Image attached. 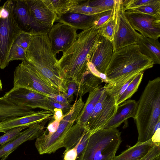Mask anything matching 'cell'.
I'll return each mask as SVG.
<instances>
[{
	"label": "cell",
	"instance_id": "6da1fadb",
	"mask_svg": "<svg viewBox=\"0 0 160 160\" xmlns=\"http://www.w3.org/2000/svg\"><path fill=\"white\" fill-rule=\"evenodd\" d=\"M154 64L152 59L142 53L138 44L117 50L113 52L105 74L109 82L103 87L116 100L120 90L127 82Z\"/></svg>",
	"mask_w": 160,
	"mask_h": 160
},
{
	"label": "cell",
	"instance_id": "7a4b0ae2",
	"mask_svg": "<svg viewBox=\"0 0 160 160\" xmlns=\"http://www.w3.org/2000/svg\"><path fill=\"white\" fill-rule=\"evenodd\" d=\"M98 29L93 26L78 34L73 44L58 60L62 75L67 83H75L78 88L85 75L89 72L88 65L100 37Z\"/></svg>",
	"mask_w": 160,
	"mask_h": 160
},
{
	"label": "cell",
	"instance_id": "3957f363",
	"mask_svg": "<svg viewBox=\"0 0 160 160\" xmlns=\"http://www.w3.org/2000/svg\"><path fill=\"white\" fill-rule=\"evenodd\" d=\"M25 57L26 61L53 88L64 95L67 93L68 84L62 75L58 60L52 51L48 33L32 34Z\"/></svg>",
	"mask_w": 160,
	"mask_h": 160
},
{
	"label": "cell",
	"instance_id": "277c9868",
	"mask_svg": "<svg viewBox=\"0 0 160 160\" xmlns=\"http://www.w3.org/2000/svg\"><path fill=\"white\" fill-rule=\"evenodd\" d=\"M134 118L138 133V142L152 138L160 128V78L149 81L138 102Z\"/></svg>",
	"mask_w": 160,
	"mask_h": 160
},
{
	"label": "cell",
	"instance_id": "5b68a950",
	"mask_svg": "<svg viewBox=\"0 0 160 160\" xmlns=\"http://www.w3.org/2000/svg\"><path fill=\"white\" fill-rule=\"evenodd\" d=\"M121 142L117 128L98 130L90 135L82 160H112Z\"/></svg>",
	"mask_w": 160,
	"mask_h": 160
},
{
	"label": "cell",
	"instance_id": "8992f818",
	"mask_svg": "<svg viewBox=\"0 0 160 160\" xmlns=\"http://www.w3.org/2000/svg\"><path fill=\"white\" fill-rule=\"evenodd\" d=\"M22 31L16 18L12 0L6 1L0 7V69L8 65L10 49Z\"/></svg>",
	"mask_w": 160,
	"mask_h": 160
},
{
	"label": "cell",
	"instance_id": "52a82bcc",
	"mask_svg": "<svg viewBox=\"0 0 160 160\" xmlns=\"http://www.w3.org/2000/svg\"><path fill=\"white\" fill-rule=\"evenodd\" d=\"M26 88L48 97L52 94L61 93L53 88L39 72L26 61H22L14 72V89Z\"/></svg>",
	"mask_w": 160,
	"mask_h": 160
},
{
	"label": "cell",
	"instance_id": "ba28073f",
	"mask_svg": "<svg viewBox=\"0 0 160 160\" xmlns=\"http://www.w3.org/2000/svg\"><path fill=\"white\" fill-rule=\"evenodd\" d=\"M118 106L114 97L104 90L85 127L92 134L104 126L116 114Z\"/></svg>",
	"mask_w": 160,
	"mask_h": 160
},
{
	"label": "cell",
	"instance_id": "9c48e42d",
	"mask_svg": "<svg viewBox=\"0 0 160 160\" xmlns=\"http://www.w3.org/2000/svg\"><path fill=\"white\" fill-rule=\"evenodd\" d=\"M122 0H117L116 25L112 42L113 52L125 47L138 44L143 36L134 29L123 11Z\"/></svg>",
	"mask_w": 160,
	"mask_h": 160
},
{
	"label": "cell",
	"instance_id": "30bf717a",
	"mask_svg": "<svg viewBox=\"0 0 160 160\" xmlns=\"http://www.w3.org/2000/svg\"><path fill=\"white\" fill-rule=\"evenodd\" d=\"M2 97L18 105L32 109L40 108L50 111L53 114L54 112V109L50 105L48 96L26 88H12Z\"/></svg>",
	"mask_w": 160,
	"mask_h": 160
},
{
	"label": "cell",
	"instance_id": "8fae6325",
	"mask_svg": "<svg viewBox=\"0 0 160 160\" xmlns=\"http://www.w3.org/2000/svg\"><path fill=\"white\" fill-rule=\"evenodd\" d=\"M77 29L59 22L54 24L48 33L52 51L55 55L64 52L76 40Z\"/></svg>",
	"mask_w": 160,
	"mask_h": 160
},
{
	"label": "cell",
	"instance_id": "7c38bea8",
	"mask_svg": "<svg viewBox=\"0 0 160 160\" xmlns=\"http://www.w3.org/2000/svg\"><path fill=\"white\" fill-rule=\"evenodd\" d=\"M124 13L134 29L143 37L158 39L160 36V16Z\"/></svg>",
	"mask_w": 160,
	"mask_h": 160
},
{
	"label": "cell",
	"instance_id": "4fadbf2b",
	"mask_svg": "<svg viewBox=\"0 0 160 160\" xmlns=\"http://www.w3.org/2000/svg\"><path fill=\"white\" fill-rule=\"evenodd\" d=\"M16 18L20 28L32 34L48 33L49 31L38 25L32 18L26 0H12Z\"/></svg>",
	"mask_w": 160,
	"mask_h": 160
},
{
	"label": "cell",
	"instance_id": "5bb4252c",
	"mask_svg": "<svg viewBox=\"0 0 160 160\" xmlns=\"http://www.w3.org/2000/svg\"><path fill=\"white\" fill-rule=\"evenodd\" d=\"M31 15L40 27L49 31L57 21L58 16L49 9L42 0H26Z\"/></svg>",
	"mask_w": 160,
	"mask_h": 160
},
{
	"label": "cell",
	"instance_id": "9a60e30c",
	"mask_svg": "<svg viewBox=\"0 0 160 160\" xmlns=\"http://www.w3.org/2000/svg\"><path fill=\"white\" fill-rule=\"evenodd\" d=\"M49 118L33 125L13 140L0 146V158L11 152H13L20 145L25 142L36 139L43 132L46 123Z\"/></svg>",
	"mask_w": 160,
	"mask_h": 160
},
{
	"label": "cell",
	"instance_id": "2e32d148",
	"mask_svg": "<svg viewBox=\"0 0 160 160\" xmlns=\"http://www.w3.org/2000/svg\"><path fill=\"white\" fill-rule=\"evenodd\" d=\"M53 115L50 111L42 110L26 116L7 119L0 122V132L5 133L11 129L18 127L28 128L46 119L52 118Z\"/></svg>",
	"mask_w": 160,
	"mask_h": 160
},
{
	"label": "cell",
	"instance_id": "e0dca14e",
	"mask_svg": "<svg viewBox=\"0 0 160 160\" xmlns=\"http://www.w3.org/2000/svg\"><path fill=\"white\" fill-rule=\"evenodd\" d=\"M113 53L112 42L100 36L90 62L99 72L105 74Z\"/></svg>",
	"mask_w": 160,
	"mask_h": 160
},
{
	"label": "cell",
	"instance_id": "ac0fdd59",
	"mask_svg": "<svg viewBox=\"0 0 160 160\" xmlns=\"http://www.w3.org/2000/svg\"><path fill=\"white\" fill-rule=\"evenodd\" d=\"M137 103L135 100L128 99L118 106L116 113L103 129L117 128L130 118H134L137 111Z\"/></svg>",
	"mask_w": 160,
	"mask_h": 160
},
{
	"label": "cell",
	"instance_id": "d6986e66",
	"mask_svg": "<svg viewBox=\"0 0 160 160\" xmlns=\"http://www.w3.org/2000/svg\"><path fill=\"white\" fill-rule=\"evenodd\" d=\"M99 14L88 15L68 12L58 17L56 22L67 24L77 30L80 29L83 31L94 26L98 18Z\"/></svg>",
	"mask_w": 160,
	"mask_h": 160
},
{
	"label": "cell",
	"instance_id": "ffe728a7",
	"mask_svg": "<svg viewBox=\"0 0 160 160\" xmlns=\"http://www.w3.org/2000/svg\"><path fill=\"white\" fill-rule=\"evenodd\" d=\"M35 112L31 108L16 105L3 97H0V122L29 115Z\"/></svg>",
	"mask_w": 160,
	"mask_h": 160
},
{
	"label": "cell",
	"instance_id": "44dd1931",
	"mask_svg": "<svg viewBox=\"0 0 160 160\" xmlns=\"http://www.w3.org/2000/svg\"><path fill=\"white\" fill-rule=\"evenodd\" d=\"M155 144L151 139L144 142H137L112 160H140Z\"/></svg>",
	"mask_w": 160,
	"mask_h": 160
},
{
	"label": "cell",
	"instance_id": "7402d4cb",
	"mask_svg": "<svg viewBox=\"0 0 160 160\" xmlns=\"http://www.w3.org/2000/svg\"><path fill=\"white\" fill-rule=\"evenodd\" d=\"M104 90V87L99 85L89 92L88 96L84 106L77 118L76 123L85 127L97 102Z\"/></svg>",
	"mask_w": 160,
	"mask_h": 160
},
{
	"label": "cell",
	"instance_id": "603a6c76",
	"mask_svg": "<svg viewBox=\"0 0 160 160\" xmlns=\"http://www.w3.org/2000/svg\"><path fill=\"white\" fill-rule=\"evenodd\" d=\"M138 45L142 53L152 59L154 64H160V44L158 39L143 37Z\"/></svg>",
	"mask_w": 160,
	"mask_h": 160
},
{
	"label": "cell",
	"instance_id": "cb8c5ba5",
	"mask_svg": "<svg viewBox=\"0 0 160 160\" xmlns=\"http://www.w3.org/2000/svg\"><path fill=\"white\" fill-rule=\"evenodd\" d=\"M46 6L58 17L69 12L72 8L83 2V0H42Z\"/></svg>",
	"mask_w": 160,
	"mask_h": 160
},
{
	"label": "cell",
	"instance_id": "d4e9b609",
	"mask_svg": "<svg viewBox=\"0 0 160 160\" xmlns=\"http://www.w3.org/2000/svg\"><path fill=\"white\" fill-rule=\"evenodd\" d=\"M103 82L98 78L96 77L90 71L86 74L83 78L78 88L75 93L77 97H82L87 92H90L97 88Z\"/></svg>",
	"mask_w": 160,
	"mask_h": 160
},
{
	"label": "cell",
	"instance_id": "484cf974",
	"mask_svg": "<svg viewBox=\"0 0 160 160\" xmlns=\"http://www.w3.org/2000/svg\"><path fill=\"white\" fill-rule=\"evenodd\" d=\"M117 0H115L113 7V13L110 19L98 29L100 36L112 42L113 39L116 23Z\"/></svg>",
	"mask_w": 160,
	"mask_h": 160
},
{
	"label": "cell",
	"instance_id": "4316f807",
	"mask_svg": "<svg viewBox=\"0 0 160 160\" xmlns=\"http://www.w3.org/2000/svg\"><path fill=\"white\" fill-rule=\"evenodd\" d=\"M124 12L128 14H144L154 17L160 16V0H152L147 4L137 8L128 10Z\"/></svg>",
	"mask_w": 160,
	"mask_h": 160
},
{
	"label": "cell",
	"instance_id": "83f0119b",
	"mask_svg": "<svg viewBox=\"0 0 160 160\" xmlns=\"http://www.w3.org/2000/svg\"><path fill=\"white\" fill-rule=\"evenodd\" d=\"M143 73H140L135 76L124 92L116 101L117 105L130 98L137 92L142 79Z\"/></svg>",
	"mask_w": 160,
	"mask_h": 160
},
{
	"label": "cell",
	"instance_id": "f1b7e54d",
	"mask_svg": "<svg viewBox=\"0 0 160 160\" xmlns=\"http://www.w3.org/2000/svg\"><path fill=\"white\" fill-rule=\"evenodd\" d=\"M85 1L72 8L69 10V12L93 15L107 11L96 7L90 6L85 3Z\"/></svg>",
	"mask_w": 160,
	"mask_h": 160
},
{
	"label": "cell",
	"instance_id": "f546056e",
	"mask_svg": "<svg viewBox=\"0 0 160 160\" xmlns=\"http://www.w3.org/2000/svg\"><path fill=\"white\" fill-rule=\"evenodd\" d=\"M27 128L26 127H20L11 129L4 134L0 136V145H2L15 139L22 132L21 131Z\"/></svg>",
	"mask_w": 160,
	"mask_h": 160
},
{
	"label": "cell",
	"instance_id": "4dcf8cb0",
	"mask_svg": "<svg viewBox=\"0 0 160 160\" xmlns=\"http://www.w3.org/2000/svg\"><path fill=\"white\" fill-rule=\"evenodd\" d=\"M26 50L14 43L9 52L8 56L9 62L15 60L26 61L25 53Z\"/></svg>",
	"mask_w": 160,
	"mask_h": 160
},
{
	"label": "cell",
	"instance_id": "1f68e13d",
	"mask_svg": "<svg viewBox=\"0 0 160 160\" xmlns=\"http://www.w3.org/2000/svg\"><path fill=\"white\" fill-rule=\"evenodd\" d=\"M115 2V0H86L85 2L87 4L90 6L96 7L105 11L112 10Z\"/></svg>",
	"mask_w": 160,
	"mask_h": 160
},
{
	"label": "cell",
	"instance_id": "d6a6232c",
	"mask_svg": "<svg viewBox=\"0 0 160 160\" xmlns=\"http://www.w3.org/2000/svg\"><path fill=\"white\" fill-rule=\"evenodd\" d=\"M31 35L30 32L22 30L17 38L14 43L26 50L30 43Z\"/></svg>",
	"mask_w": 160,
	"mask_h": 160
},
{
	"label": "cell",
	"instance_id": "836d02e7",
	"mask_svg": "<svg viewBox=\"0 0 160 160\" xmlns=\"http://www.w3.org/2000/svg\"><path fill=\"white\" fill-rule=\"evenodd\" d=\"M152 0H122L123 9L124 12L128 10L134 9L147 4Z\"/></svg>",
	"mask_w": 160,
	"mask_h": 160
},
{
	"label": "cell",
	"instance_id": "e575fe53",
	"mask_svg": "<svg viewBox=\"0 0 160 160\" xmlns=\"http://www.w3.org/2000/svg\"><path fill=\"white\" fill-rule=\"evenodd\" d=\"M113 8L110 10L99 14L98 17L95 22L93 27L97 29H99L111 17L113 13Z\"/></svg>",
	"mask_w": 160,
	"mask_h": 160
},
{
	"label": "cell",
	"instance_id": "d590c367",
	"mask_svg": "<svg viewBox=\"0 0 160 160\" xmlns=\"http://www.w3.org/2000/svg\"><path fill=\"white\" fill-rule=\"evenodd\" d=\"M140 160H160V146L155 144Z\"/></svg>",
	"mask_w": 160,
	"mask_h": 160
},
{
	"label": "cell",
	"instance_id": "8d00e7d4",
	"mask_svg": "<svg viewBox=\"0 0 160 160\" xmlns=\"http://www.w3.org/2000/svg\"><path fill=\"white\" fill-rule=\"evenodd\" d=\"M49 101L50 105L53 109L57 108L61 109L64 115H66L69 112L72 106L69 103L63 104L58 103L49 99Z\"/></svg>",
	"mask_w": 160,
	"mask_h": 160
},
{
	"label": "cell",
	"instance_id": "74e56055",
	"mask_svg": "<svg viewBox=\"0 0 160 160\" xmlns=\"http://www.w3.org/2000/svg\"><path fill=\"white\" fill-rule=\"evenodd\" d=\"M89 70L93 75L99 78L102 82L108 83L109 81L106 75L103 73L99 72L95 68L93 64L89 62L88 65Z\"/></svg>",
	"mask_w": 160,
	"mask_h": 160
},
{
	"label": "cell",
	"instance_id": "f35d334b",
	"mask_svg": "<svg viewBox=\"0 0 160 160\" xmlns=\"http://www.w3.org/2000/svg\"><path fill=\"white\" fill-rule=\"evenodd\" d=\"M78 90V86L76 84L73 82H71L68 83L67 92L64 95V96L71 101H72V97L74 93H76Z\"/></svg>",
	"mask_w": 160,
	"mask_h": 160
},
{
	"label": "cell",
	"instance_id": "ab89813d",
	"mask_svg": "<svg viewBox=\"0 0 160 160\" xmlns=\"http://www.w3.org/2000/svg\"><path fill=\"white\" fill-rule=\"evenodd\" d=\"M48 98L55 102L66 104L69 103L68 100L62 93L59 94H52L48 96Z\"/></svg>",
	"mask_w": 160,
	"mask_h": 160
},
{
	"label": "cell",
	"instance_id": "60d3db41",
	"mask_svg": "<svg viewBox=\"0 0 160 160\" xmlns=\"http://www.w3.org/2000/svg\"><path fill=\"white\" fill-rule=\"evenodd\" d=\"M60 122L54 120L50 123L48 125L47 130L44 132L46 134H51L56 132L57 130Z\"/></svg>",
	"mask_w": 160,
	"mask_h": 160
},
{
	"label": "cell",
	"instance_id": "b9f144b4",
	"mask_svg": "<svg viewBox=\"0 0 160 160\" xmlns=\"http://www.w3.org/2000/svg\"><path fill=\"white\" fill-rule=\"evenodd\" d=\"M64 117V116L61 109L57 108L54 109L52 118H54L55 120L60 122Z\"/></svg>",
	"mask_w": 160,
	"mask_h": 160
},
{
	"label": "cell",
	"instance_id": "7bdbcfd3",
	"mask_svg": "<svg viewBox=\"0 0 160 160\" xmlns=\"http://www.w3.org/2000/svg\"><path fill=\"white\" fill-rule=\"evenodd\" d=\"M13 152H11L6 154L0 160H6L8 158V156Z\"/></svg>",
	"mask_w": 160,
	"mask_h": 160
},
{
	"label": "cell",
	"instance_id": "ee69618b",
	"mask_svg": "<svg viewBox=\"0 0 160 160\" xmlns=\"http://www.w3.org/2000/svg\"><path fill=\"white\" fill-rule=\"evenodd\" d=\"M2 84L0 79V91L2 90Z\"/></svg>",
	"mask_w": 160,
	"mask_h": 160
},
{
	"label": "cell",
	"instance_id": "f6af8a7d",
	"mask_svg": "<svg viewBox=\"0 0 160 160\" xmlns=\"http://www.w3.org/2000/svg\"><path fill=\"white\" fill-rule=\"evenodd\" d=\"M1 1V0H0V2Z\"/></svg>",
	"mask_w": 160,
	"mask_h": 160
}]
</instances>
